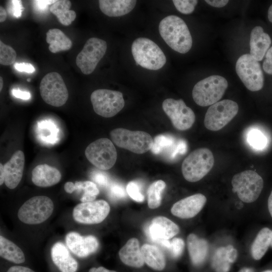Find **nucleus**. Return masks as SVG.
Returning a JSON list of instances; mask_svg holds the SVG:
<instances>
[{
	"label": "nucleus",
	"instance_id": "43",
	"mask_svg": "<svg viewBox=\"0 0 272 272\" xmlns=\"http://www.w3.org/2000/svg\"><path fill=\"white\" fill-rule=\"evenodd\" d=\"M92 178L101 186H105L108 184V177L105 174L100 171L94 172L92 175Z\"/></svg>",
	"mask_w": 272,
	"mask_h": 272
},
{
	"label": "nucleus",
	"instance_id": "45",
	"mask_svg": "<svg viewBox=\"0 0 272 272\" xmlns=\"http://www.w3.org/2000/svg\"><path fill=\"white\" fill-rule=\"evenodd\" d=\"M14 66L16 70L21 72L33 73L35 71V69L32 64L29 63H16Z\"/></svg>",
	"mask_w": 272,
	"mask_h": 272
},
{
	"label": "nucleus",
	"instance_id": "50",
	"mask_svg": "<svg viewBox=\"0 0 272 272\" xmlns=\"http://www.w3.org/2000/svg\"><path fill=\"white\" fill-rule=\"evenodd\" d=\"M7 18V13L6 10L2 7H0V22H4Z\"/></svg>",
	"mask_w": 272,
	"mask_h": 272
},
{
	"label": "nucleus",
	"instance_id": "34",
	"mask_svg": "<svg viewBox=\"0 0 272 272\" xmlns=\"http://www.w3.org/2000/svg\"><path fill=\"white\" fill-rule=\"evenodd\" d=\"M16 51L11 47L0 41V63L4 65L12 64L16 58Z\"/></svg>",
	"mask_w": 272,
	"mask_h": 272
},
{
	"label": "nucleus",
	"instance_id": "37",
	"mask_svg": "<svg viewBox=\"0 0 272 272\" xmlns=\"http://www.w3.org/2000/svg\"><path fill=\"white\" fill-rule=\"evenodd\" d=\"M172 2L176 9L183 14L192 13L198 2L196 0H173Z\"/></svg>",
	"mask_w": 272,
	"mask_h": 272
},
{
	"label": "nucleus",
	"instance_id": "19",
	"mask_svg": "<svg viewBox=\"0 0 272 272\" xmlns=\"http://www.w3.org/2000/svg\"><path fill=\"white\" fill-rule=\"evenodd\" d=\"M25 165V156L20 150L16 151L4 165L5 183L10 189L16 188L21 181Z\"/></svg>",
	"mask_w": 272,
	"mask_h": 272
},
{
	"label": "nucleus",
	"instance_id": "38",
	"mask_svg": "<svg viewBox=\"0 0 272 272\" xmlns=\"http://www.w3.org/2000/svg\"><path fill=\"white\" fill-rule=\"evenodd\" d=\"M126 191L128 195L137 202H142L145 197L141 192L140 186L135 181L129 182L126 186Z\"/></svg>",
	"mask_w": 272,
	"mask_h": 272
},
{
	"label": "nucleus",
	"instance_id": "57",
	"mask_svg": "<svg viewBox=\"0 0 272 272\" xmlns=\"http://www.w3.org/2000/svg\"><path fill=\"white\" fill-rule=\"evenodd\" d=\"M27 81H28V82L31 81V79H30V78L27 79Z\"/></svg>",
	"mask_w": 272,
	"mask_h": 272
},
{
	"label": "nucleus",
	"instance_id": "32",
	"mask_svg": "<svg viewBox=\"0 0 272 272\" xmlns=\"http://www.w3.org/2000/svg\"><path fill=\"white\" fill-rule=\"evenodd\" d=\"M0 255L2 257L17 264L23 263L25 260L24 254L21 248L2 236H0Z\"/></svg>",
	"mask_w": 272,
	"mask_h": 272
},
{
	"label": "nucleus",
	"instance_id": "27",
	"mask_svg": "<svg viewBox=\"0 0 272 272\" xmlns=\"http://www.w3.org/2000/svg\"><path fill=\"white\" fill-rule=\"evenodd\" d=\"M64 189L69 193H72L75 190H84L80 198L82 202L94 201L99 193L96 184L90 181H76L75 183L70 181L67 182L64 185Z\"/></svg>",
	"mask_w": 272,
	"mask_h": 272
},
{
	"label": "nucleus",
	"instance_id": "21",
	"mask_svg": "<svg viewBox=\"0 0 272 272\" xmlns=\"http://www.w3.org/2000/svg\"><path fill=\"white\" fill-rule=\"evenodd\" d=\"M271 39L261 26H256L250 36V54L258 61H261L271 44Z\"/></svg>",
	"mask_w": 272,
	"mask_h": 272
},
{
	"label": "nucleus",
	"instance_id": "55",
	"mask_svg": "<svg viewBox=\"0 0 272 272\" xmlns=\"http://www.w3.org/2000/svg\"><path fill=\"white\" fill-rule=\"evenodd\" d=\"M3 86V81L2 77H0V91H1Z\"/></svg>",
	"mask_w": 272,
	"mask_h": 272
},
{
	"label": "nucleus",
	"instance_id": "12",
	"mask_svg": "<svg viewBox=\"0 0 272 272\" xmlns=\"http://www.w3.org/2000/svg\"><path fill=\"white\" fill-rule=\"evenodd\" d=\"M236 72L249 90L257 91L262 88L264 77L260 64L250 54H243L238 59Z\"/></svg>",
	"mask_w": 272,
	"mask_h": 272
},
{
	"label": "nucleus",
	"instance_id": "53",
	"mask_svg": "<svg viewBox=\"0 0 272 272\" xmlns=\"http://www.w3.org/2000/svg\"><path fill=\"white\" fill-rule=\"evenodd\" d=\"M268 19L270 22L272 23V5L270 6L267 12Z\"/></svg>",
	"mask_w": 272,
	"mask_h": 272
},
{
	"label": "nucleus",
	"instance_id": "10",
	"mask_svg": "<svg viewBox=\"0 0 272 272\" xmlns=\"http://www.w3.org/2000/svg\"><path fill=\"white\" fill-rule=\"evenodd\" d=\"M237 103L225 99L211 105L205 116L204 125L209 130L218 131L223 128L237 115Z\"/></svg>",
	"mask_w": 272,
	"mask_h": 272
},
{
	"label": "nucleus",
	"instance_id": "15",
	"mask_svg": "<svg viewBox=\"0 0 272 272\" xmlns=\"http://www.w3.org/2000/svg\"><path fill=\"white\" fill-rule=\"evenodd\" d=\"M110 206L104 200L82 202L73 210L74 220L80 223L95 224L102 222L110 212Z\"/></svg>",
	"mask_w": 272,
	"mask_h": 272
},
{
	"label": "nucleus",
	"instance_id": "40",
	"mask_svg": "<svg viewBox=\"0 0 272 272\" xmlns=\"http://www.w3.org/2000/svg\"><path fill=\"white\" fill-rule=\"evenodd\" d=\"M110 196L113 199H119L126 197V192L122 185L114 183L112 184L109 190Z\"/></svg>",
	"mask_w": 272,
	"mask_h": 272
},
{
	"label": "nucleus",
	"instance_id": "14",
	"mask_svg": "<svg viewBox=\"0 0 272 272\" xmlns=\"http://www.w3.org/2000/svg\"><path fill=\"white\" fill-rule=\"evenodd\" d=\"M162 108L174 127L178 130H187L193 125L195 121L194 112L186 105L181 99H166L162 103Z\"/></svg>",
	"mask_w": 272,
	"mask_h": 272
},
{
	"label": "nucleus",
	"instance_id": "6",
	"mask_svg": "<svg viewBox=\"0 0 272 272\" xmlns=\"http://www.w3.org/2000/svg\"><path fill=\"white\" fill-rule=\"evenodd\" d=\"M233 190L239 199L246 203L255 201L263 187L262 177L253 170H245L233 176L232 179Z\"/></svg>",
	"mask_w": 272,
	"mask_h": 272
},
{
	"label": "nucleus",
	"instance_id": "2",
	"mask_svg": "<svg viewBox=\"0 0 272 272\" xmlns=\"http://www.w3.org/2000/svg\"><path fill=\"white\" fill-rule=\"evenodd\" d=\"M131 52L137 64L148 70H159L166 62L163 51L149 38L140 37L135 39L131 45Z\"/></svg>",
	"mask_w": 272,
	"mask_h": 272
},
{
	"label": "nucleus",
	"instance_id": "51",
	"mask_svg": "<svg viewBox=\"0 0 272 272\" xmlns=\"http://www.w3.org/2000/svg\"><path fill=\"white\" fill-rule=\"evenodd\" d=\"M5 182V171L4 165L0 164V185H2Z\"/></svg>",
	"mask_w": 272,
	"mask_h": 272
},
{
	"label": "nucleus",
	"instance_id": "18",
	"mask_svg": "<svg viewBox=\"0 0 272 272\" xmlns=\"http://www.w3.org/2000/svg\"><path fill=\"white\" fill-rule=\"evenodd\" d=\"M206 201V197L203 194H195L175 202L171 208V212L174 216L179 218H191L201 210Z\"/></svg>",
	"mask_w": 272,
	"mask_h": 272
},
{
	"label": "nucleus",
	"instance_id": "8",
	"mask_svg": "<svg viewBox=\"0 0 272 272\" xmlns=\"http://www.w3.org/2000/svg\"><path fill=\"white\" fill-rule=\"evenodd\" d=\"M39 90L44 102L54 107L63 105L69 98L66 86L61 75L56 72H51L44 76L40 83Z\"/></svg>",
	"mask_w": 272,
	"mask_h": 272
},
{
	"label": "nucleus",
	"instance_id": "11",
	"mask_svg": "<svg viewBox=\"0 0 272 272\" xmlns=\"http://www.w3.org/2000/svg\"><path fill=\"white\" fill-rule=\"evenodd\" d=\"M85 156L95 167L107 170L114 165L117 159V152L109 139L101 138L88 146L85 150Z\"/></svg>",
	"mask_w": 272,
	"mask_h": 272
},
{
	"label": "nucleus",
	"instance_id": "23",
	"mask_svg": "<svg viewBox=\"0 0 272 272\" xmlns=\"http://www.w3.org/2000/svg\"><path fill=\"white\" fill-rule=\"evenodd\" d=\"M237 255V251L232 245L220 247L212 256L211 266L215 272H228Z\"/></svg>",
	"mask_w": 272,
	"mask_h": 272
},
{
	"label": "nucleus",
	"instance_id": "16",
	"mask_svg": "<svg viewBox=\"0 0 272 272\" xmlns=\"http://www.w3.org/2000/svg\"><path fill=\"white\" fill-rule=\"evenodd\" d=\"M179 232V227L165 217L158 216L152 219L147 226V236L158 244L162 241L169 240Z\"/></svg>",
	"mask_w": 272,
	"mask_h": 272
},
{
	"label": "nucleus",
	"instance_id": "13",
	"mask_svg": "<svg viewBox=\"0 0 272 272\" xmlns=\"http://www.w3.org/2000/svg\"><path fill=\"white\" fill-rule=\"evenodd\" d=\"M106 50L105 41L96 37L89 38L76 57L77 65L84 74H91L104 55Z\"/></svg>",
	"mask_w": 272,
	"mask_h": 272
},
{
	"label": "nucleus",
	"instance_id": "1",
	"mask_svg": "<svg viewBox=\"0 0 272 272\" xmlns=\"http://www.w3.org/2000/svg\"><path fill=\"white\" fill-rule=\"evenodd\" d=\"M159 33L165 42L174 50L186 53L191 48L192 39L185 22L175 15L163 18L159 26Z\"/></svg>",
	"mask_w": 272,
	"mask_h": 272
},
{
	"label": "nucleus",
	"instance_id": "33",
	"mask_svg": "<svg viewBox=\"0 0 272 272\" xmlns=\"http://www.w3.org/2000/svg\"><path fill=\"white\" fill-rule=\"evenodd\" d=\"M166 187L165 182L158 180L152 183L147 191L148 205L150 209L159 207L161 202V194Z\"/></svg>",
	"mask_w": 272,
	"mask_h": 272
},
{
	"label": "nucleus",
	"instance_id": "49",
	"mask_svg": "<svg viewBox=\"0 0 272 272\" xmlns=\"http://www.w3.org/2000/svg\"><path fill=\"white\" fill-rule=\"evenodd\" d=\"M89 272H117L114 270L108 269L103 266L98 267H92L89 269Z\"/></svg>",
	"mask_w": 272,
	"mask_h": 272
},
{
	"label": "nucleus",
	"instance_id": "54",
	"mask_svg": "<svg viewBox=\"0 0 272 272\" xmlns=\"http://www.w3.org/2000/svg\"><path fill=\"white\" fill-rule=\"evenodd\" d=\"M239 272H254L252 268L248 267H243L241 269Z\"/></svg>",
	"mask_w": 272,
	"mask_h": 272
},
{
	"label": "nucleus",
	"instance_id": "56",
	"mask_svg": "<svg viewBox=\"0 0 272 272\" xmlns=\"http://www.w3.org/2000/svg\"><path fill=\"white\" fill-rule=\"evenodd\" d=\"M263 272H272V270H267L264 271Z\"/></svg>",
	"mask_w": 272,
	"mask_h": 272
},
{
	"label": "nucleus",
	"instance_id": "47",
	"mask_svg": "<svg viewBox=\"0 0 272 272\" xmlns=\"http://www.w3.org/2000/svg\"><path fill=\"white\" fill-rule=\"evenodd\" d=\"M205 2L209 5L217 8H221L225 6L229 1L228 0H206Z\"/></svg>",
	"mask_w": 272,
	"mask_h": 272
},
{
	"label": "nucleus",
	"instance_id": "4",
	"mask_svg": "<svg viewBox=\"0 0 272 272\" xmlns=\"http://www.w3.org/2000/svg\"><path fill=\"white\" fill-rule=\"evenodd\" d=\"M228 83L219 75H212L197 82L192 89V98L199 106H208L218 102L223 97Z\"/></svg>",
	"mask_w": 272,
	"mask_h": 272
},
{
	"label": "nucleus",
	"instance_id": "48",
	"mask_svg": "<svg viewBox=\"0 0 272 272\" xmlns=\"http://www.w3.org/2000/svg\"><path fill=\"white\" fill-rule=\"evenodd\" d=\"M7 272H35L32 269L23 266L15 265L11 267Z\"/></svg>",
	"mask_w": 272,
	"mask_h": 272
},
{
	"label": "nucleus",
	"instance_id": "31",
	"mask_svg": "<svg viewBox=\"0 0 272 272\" xmlns=\"http://www.w3.org/2000/svg\"><path fill=\"white\" fill-rule=\"evenodd\" d=\"M71 2L68 0L56 1L50 7V11L57 17L58 21L64 26H69L75 20L76 13L70 10Z\"/></svg>",
	"mask_w": 272,
	"mask_h": 272
},
{
	"label": "nucleus",
	"instance_id": "30",
	"mask_svg": "<svg viewBox=\"0 0 272 272\" xmlns=\"http://www.w3.org/2000/svg\"><path fill=\"white\" fill-rule=\"evenodd\" d=\"M46 41L52 53L68 50L72 46L71 40L58 29H49L46 33Z\"/></svg>",
	"mask_w": 272,
	"mask_h": 272
},
{
	"label": "nucleus",
	"instance_id": "42",
	"mask_svg": "<svg viewBox=\"0 0 272 272\" xmlns=\"http://www.w3.org/2000/svg\"><path fill=\"white\" fill-rule=\"evenodd\" d=\"M34 8L38 11L42 12L47 10L49 5H53L56 1L50 0H38L33 1Z\"/></svg>",
	"mask_w": 272,
	"mask_h": 272
},
{
	"label": "nucleus",
	"instance_id": "25",
	"mask_svg": "<svg viewBox=\"0 0 272 272\" xmlns=\"http://www.w3.org/2000/svg\"><path fill=\"white\" fill-rule=\"evenodd\" d=\"M187 245L192 264L195 266L201 265L208 254L209 244L207 241L199 238L194 234H190L187 238Z\"/></svg>",
	"mask_w": 272,
	"mask_h": 272
},
{
	"label": "nucleus",
	"instance_id": "35",
	"mask_svg": "<svg viewBox=\"0 0 272 272\" xmlns=\"http://www.w3.org/2000/svg\"><path fill=\"white\" fill-rule=\"evenodd\" d=\"M247 141L251 147L258 150L264 148L267 142L266 137L264 134L260 130L255 129L249 132Z\"/></svg>",
	"mask_w": 272,
	"mask_h": 272
},
{
	"label": "nucleus",
	"instance_id": "7",
	"mask_svg": "<svg viewBox=\"0 0 272 272\" xmlns=\"http://www.w3.org/2000/svg\"><path fill=\"white\" fill-rule=\"evenodd\" d=\"M53 208V203L49 197L36 196L23 203L18 211V217L24 223L38 224L44 222L51 216Z\"/></svg>",
	"mask_w": 272,
	"mask_h": 272
},
{
	"label": "nucleus",
	"instance_id": "9",
	"mask_svg": "<svg viewBox=\"0 0 272 272\" xmlns=\"http://www.w3.org/2000/svg\"><path fill=\"white\" fill-rule=\"evenodd\" d=\"M91 101L96 113L109 118L117 114L124 105L122 93L108 89H98L91 95Z\"/></svg>",
	"mask_w": 272,
	"mask_h": 272
},
{
	"label": "nucleus",
	"instance_id": "36",
	"mask_svg": "<svg viewBox=\"0 0 272 272\" xmlns=\"http://www.w3.org/2000/svg\"><path fill=\"white\" fill-rule=\"evenodd\" d=\"M173 139L171 136L161 134L155 137L151 151L155 154H158L163 150L171 146Z\"/></svg>",
	"mask_w": 272,
	"mask_h": 272
},
{
	"label": "nucleus",
	"instance_id": "26",
	"mask_svg": "<svg viewBox=\"0 0 272 272\" xmlns=\"http://www.w3.org/2000/svg\"><path fill=\"white\" fill-rule=\"evenodd\" d=\"M137 1L134 0H100L99 8L109 17H120L131 12Z\"/></svg>",
	"mask_w": 272,
	"mask_h": 272
},
{
	"label": "nucleus",
	"instance_id": "28",
	"mask_svg": "<svg viewBox=\"0 0 272 272\" xmlns=\"http://www.w3.org/2000/svg\"><path fill=\"white\" fill-rule=\"evenodd\" d=\"M141 251L145 262L153 269L163 270L166 265L164 254L158 247L145 244L141 247Z\"/></svg>",
	"mask_w": 272,
	"mask_h": 272
},
{
	"label": "nucleus",
	"instance_id": "52",
	"mask_svg": "<svg viewBox=\"0 0 272 272\" xmlns=\"http://www.w3.org/2000/svg\"><path fill=\"white\" fill-rule=\"evenodd\" d=\"M267 205L269 214L272 217V190L268 198Z\"/></svg>",
	"mask_w": 272,
	"mask_h": 272
},
{
	"label": "nucleus",
	"instance_id": "44",
	"mask_svg": "<svg viewBox=\"0 0 272 272\" xmlns=\"http://www.w3.org/2000/svg\"><path fill=\"white\" fill-rule=\"evenodd\" d=\"M12 4V11L14 17L19 18L22 15V13L24 10L22 1L18 0L11 1Z\"/></svg>",
	"mask_w": 272,
	"mask_h": 272
},
{
	"label": "nucleus",
	"instance_id": "3",
	"mask_svg": "<svg viewBox=\"0 0 272 272\" xmlns=\"http://www.w3.org/2000/svg\"><path fill=\"white\" fill-rule=\"evenodd\" d=\"M214 157L211 151L202 148L190 153L183 160L181 170L187 181L194 182L201 180L212 169Z\"/></svg>",
	"mask_w": 272,
	"mask_h": 272
},
{
	"label": "nucleus",
	"instance_id": "5",
	"mask_svg": "<svg viewBox=\"0 0 272 272\" xmlns=\"http://www.w3.org/2000/svg\"><path fill=\"white\" fill-rule=\"evenodd\" d=\"M113 142L118 147L136 154H143L151 150L154 140L148 133L117 128L110 132Z\"/></svg>",
	"mask_w": 272,
	"mask_h": 272
},
{
	"label": "nucleus",
	"instance_id": "39",
	"mask_svg": "<svg viewBox=\"0 0 272 272\" xmlns=\"http://www.w3.org/2000/svg\"><path fill=\"white\" fill-rule=\"evenodd\" d=\"M184 247V241L181 238H175L170 241L168 251L173 258H177L182 254Z\"/></svg>",
	"mask_w": 272,
	"mask_h": 272
},
{
	"label": "nucleus",
	"instance_id": "41",
	"mask_svg": "<svg viewBox=\"0 0 272 272\" xmlns=\"http://www.w3.org/2000/svg\"><path fill=\"white\" fill-rule=\"evenodd\" d=\"M262 67L265 73L272 75V46L268 49L265 55Z\"/></svg>",
	"mask_w": 272,
	"mask_h": 272
},
{
	"label": "nucleus",
	"instance_id": "24",
	"mask_svg": "<svg viewBox=\"0 0 272 272\" xmlns=\"http://www.w3.org/2000/svg\"><path fill=\"white\" fill-rule=\"evenodd\" d=\"M119 256L122 262L129 266L140 268L145 262L139 240L135 238L127 241L120 249Z\"/></svg>",
	"mask_w": 272,
	"mask_h": 272
},
{
	"label": "nucleus",
	"instance_id": "20",
	"mask_svg": "<svg viewBox=\"0 0 272 272\" xmlns=\"http://www.w3.org/2000/svg\"><path fill=\"white\" fill-rule=\"evenodd\" d=\"M51 256L55 265L61 272H76L78 264L66 247L61 242L55 243L51 249Z\"/></svg>",
	"mask_w": 272,
	"mask_h": 272
},
{
	"label": "nucleus",
	"instance_id": "22",
	"mask_svg": "<svg viewBox=\"0 0 272 272\" xmlns=\"http://www.w3.org/2000/svg\"><path fill=\"white\" fill-rule=\"evenodd\" d=\"M61 175L56 168L47 164L36 166L32 171L33 183L39 187H49L59 182Z\"/></svg>",
	"mask_w": 272,
	"mask_h": 272
},
{
	"label": "nucleus",
	"instance_id": "29",
	"mask_svg": "<svg viewBox=\"0 0 272 272\" xmlns=\"http://www.w3.org/2000/svg\"><path fill=\"white\" fill-rule=\"evenodd\" d=\"M272 231L268 228L261 229L256 235L251 247V254L255 260L260 259L270 246Z\"/></svg>",
	"mask_w": 272,
	"mask_h": 272
},
{
	"label": "nucleus",
	"instance_id": "17",
	"mask_svg": "<svg viewBox=\"0 0 272 272\" xmlns=\"http://www.w3.org/2000/svg\"><path fill=\"white\" fill-rule=\"evenodd\" d=\"M65 242L70 250L82 258L94 253L99 247L98 241L95 236H82L75 232H70L66 235Z\"/></svg>",
	"mask_w": 272,
	"mask_h": 272
},
{
	"label": "nucleus",
	"instance_id": "58",
	"mask_svg": "<svg viewBox=\"0 0 272 272\" xmlns=\"http://www.w3.org/2000/svg\"><path fill=\"white\" fill-rule=\"evenodd\" d=\"M270 246L272 247V240H271V242Z\"/></svg>",
	"mask_w": 272,
	"mask_h": 272
},
{
	"label": "nucleus",
	"instance_id": "46",
	"mask_svg": "<svg viewBox=\"0 0 272 272\" xmlns=\"http://www.w3.org/2000/svg\"><path fill=\"white\" fill-rule=\"evenodd\" d=\"M12 93L16 98L23 100H29L31 97L30 92L27 91H22L19 89H13L12 91Z\"/></svg>",
	"mask_w": 272,
	"mask_h": 272
}]
</instances>
